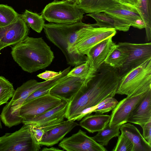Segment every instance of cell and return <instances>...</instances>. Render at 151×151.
Here are the masks:
<instances>
[{"instance_id": "obj_6", "label": "cell", "mask_w": 151, "mask_h": 151, "mask_svg": "<svg viewBox=\"0 0 151 151\" xmlns=\"http://www.w3.org/2000/svg\"><path fill=\"white\" fill-rule=\"evenodd\" d=\"M24 125L19 130L6 133L0 137V151H39L40 145L36 140L29 125Z\"/></svg>"}, {"instance_id": "obj_10", "label": "cell", "mask_w": 151, "mask_h": 151, "mask_svg": "<svg viewBox=\"0 0 151 151\" xmlns=\"http://www.w3.org/2000/svg\"><path fill=\"white\" fill-rule=\"evenodd\" d=\"M57 76L52 80L42 82L31 79L23 83L15 90L11 100L3 107L2 113L11 118L30 95L39 88L52 82Z\"/></svg>"}, {"instance_id": "obj_13", "label": "cell", "mask_w": 151, "mask_h": 151, "mask_svg": "<svg viewBox=\"0 0 151 151\" xmlns=\"http://www.w3.org/2000/svg\"><path fill=\"white\" fill-rule=\"evenodd\" d=\"M149 91L131 96H127L118 102L112 110L110 120L108 123L109 127L122 125L127 123L129 115L135 107Z\"/></svg>"}, {"instance_id": "obj_21", "label": "cell", "mask_w": 151, "mask_h": 151, "mask_svg": "<svg viewBox=\"0 0 151 151\" xmlns=\"http://www.w3.org/2000/svg\"><path fill=\"white\" fill-rule=\"evenodd\" d=\"M104 12L127 21L134 27L137 20L142 19L137 9L134 6L128 4H120Z\"/></svg>"}, {"instance_id": "obj_22", "label": "cell", "mask_w": 151, "mask_h": 151, "mask_svg": "<svg viewBox=\"0 0 151 151\" xmlns=\"http://www.w3.org/2000/svg\"><path fill=\"white\" fill-rule=\"evenodd\" d=\"M110 116L95 113L89 114L82 118L79 125L89 132L93 133L103 129L109 122Z\"/></svg>"}, {"instance_id": "obj_33", "label": "cell", "mask_w": 151, "mask_h": 151, "mask_svg": "<svg viewBox=\"0 0 151 151\" xmlns=\"http://www.w3.org/2000/svg\"><path fill=\"white\" fill-rule=\"evenodd\" d=\"M142 128V136L148 143L151 145V120L146 123Z\"/></svg>"}, {"instance_id": "obj_37", "label": "cell", "mask_w": 151, "mask_h": 151, "mask_svg": "<svg viewBox=\"0 0 151 151\" xmlns=\"http://www.w3.org/2000/svg\"><path fill=\"white\" fill-rule=\"evenodd\" d=\"M40 150L42 151H63L64 150H63L60 149L58 148L54 147H51L50 148H47L46 147H44Z\"/></svg>"}, {"instance_id": "obj_24", "label": "cell", "mask_w": 151, "mask_h": 151, "mask_svg": "<svg viewBox=\"0 0 151 151\" xmlns=\"http://www.w3.org/2000/svg\"><path fill=\"white\" fill-rule=\"evenodd\" d=\"M145 23L146 31L145 39L151 40V0H138L136 8Z\"/></svg>"}, {"instance_id": "obj_9", "label": "cell", "mask_w": 151, "mask_h": 151, "mask_svg": "<svg viewBox=\"0 0 151 151\" xmlns=\"http://www.w3.org/2000/svg\"><path fill=\"white\" fill-rule=\"evenodd\" d=\"M62 101L50 93L33 98L23 103L19 110V116L23 120L34 118L56 107Z\"/></svg>"}, {"instance_id": "obj_1", "label": "cell", "mask_w": 151, "mask_h": 151, "mask_svg": "<svg viewBox=\"0 0 151 151\" xmlns=\"http://www.w3.org/2000/svg\"><path fill=\"white\" fill-rule=\"evenodd\" d=\"M119 78L118 69L104 63L91 78L86 79L78 91L67 102L65 118L73 120L83 110L114 97Z\"/></svg>"}, {"instance_id": "obj_3", "label": "cell", "mask_w": 151, "mask_h": 151, "mask_svg": "<svg viewBox=\"0 0 151 151\" xmlns=\"http://www.w3.org/2000/svg\"><path fill=\"white\" fill-rule=\"evenodd\" d=\"M86 24L82 21L71 24H45L43 29L47 39L59 48L65 55L67 63L78 66L88 59L86 55L75 54L74 47L82 29Z\"/></svg>"}, {"instance_id": "obj_28", "label": "cell", "mask_w": 151, "mask_h": 151, "mask_svg": "<svg viewBox=\"0 0 151 151\" xmlns=\"http://www.w3.org/2000/svg\"><path fill=\"white\" fill-rule=\"evenodd\" d=\"M95 72L91 66V62L88 58L86 61L77 66L67 74L68 76H74L86 79L91 78Z\"/></svg>"}, {"instance_id": "obj_15", "label": "cell", "mask_w": 151, "mask_h": 151, "mask_svg": "<svg viewBox=\"0 0 151 151\" xmlns=\"http://www.w3.org/2000/svg\"><path fill=\"white\" fill-rule=\"evenodd\" d=\"M86 80L74 76L68 77L54 86L49 93L68 102L78 91Z\"/></svg>"}, {"instance_id": "obj_41", "label": "cell", "mask_w": 151, "mask_h": 151, "mask_svg": "<svg viewBox=\"0 0 151 151\" xmlns=\"http://www.w3.org/2000/svg\"></svg>"}, {"instance_id": "obj_39", "label": "cell", "mask_w": 151, "mask_h": 151, "mask_svg": "<svg viewBox=\"0 0 151 151\" xmlns=\"http://www.w3.org/2000/svg\"><path fill=\"white\" fill-rule=\"evenodd\" d=\"M2 128V124L1 123V120L0 117V130Z\"/></svg>"}, {"instance_id": "obj_20", "label": "cell", "mask_w": 151, "mask_h": 151, "mask_svg": "<svg viewBox=\"0 0 151 151\" xmlns=\"http://www.w3.org/2000/svg\"><path fill=\"white\" fill-rule=\"evenodd\" d=\"M119 129L132 143V151H151V145L145 139L140 131L134 125L126 123L120 126Z\"/></svg>"}, {"instance_id": "obj_29", "label": "cell", "mask_w": 151, "mask_h": 151, "mask_svg": "<svg viewBox=\"0 0 151 151\" xmlns=\"http://www.w3.org/2000/svg\"><path fill=\"white\" fill-rule=\"evenodd\" d=\"M20 16L12 7L7 5L0 4V26L11 24Z\"/></svg>"}, {"instance_id": "obj_19", "label": "cell", "mask_w": 151, "mask_h": 151, "mask_svg": "<svg viewBox=\"0 0 151 151\" xmlns=\"http://www.w3.org/2000/svg\"><path fill=\"white\" fill-rule=\"evenodd\" d=\"M86 15L92 17L96 21L95 23L90 24L93 27L112 28L116 30L127 32L131 26V24L127 21L104 12L90 13Z\"/></svg>"}, {"instance_id": "obj_17", "label": "cell", "mask_w": 151, "mask_h": 151, "mask_svg": "<svg viewBox=\"0 0 151 151\" xmlns=\"http://www.w3.org/2000/svg\"><path fill=\"white\" fill-rule=\"evenodd\" d=\"M116 46L113 41L112 37H110L100 42L90 50L87 57L95 72L104 63L109 55Z\"/></svg>"}, {"instance_id": "obj_18", "label": "cell", "mask_w": 151, "mask_h": 151, "mask_svg": "<svg viewBox=\"0 0 151 151\" xmlns=\"http://www.w3.org/2000/svg\"><path fill=\"white\" fill-rule=\"evenodd\" d=\"M151 120V90L136 105L129 115L127 122L137 124L142 128Z\"/></svg>"}, {"instance_id": "obj_26", "label": "cell", "mask_w": 151, "mask_h": 151, "mask_svg": "<svg viewBox=\"0 0 151 151\" xmlns=\"http://www.w3.org/2000/svg\"><path fill=\"white\" fill-rule=\"evenodd\" d=\"M20 16L27 24L36 32L40 33L43 29L45 21L41 15L26 9Z\"/></svg>"}, {"instance_id": "obj_4", "label": "cell", "mask_w": 151, "mask_h": 151, "mask_svg": "<svg viewBox=\"0 0 151 151\" xmlns=\"http://www.w3.org/2000/svg\"><path fill=\"white\" fill-rule=\"evenodd\" d=\"M116 94L127 96L151 89V58L119 76Z\"/></svg>"}, {"instance_id": "obj_30", "label": "cell", "mask_w": 151, "mask_h": 151, "mask_svg": "<svg viewBox=\"0 0 151 151\" xmlns=\"http://www.w3.org/2000/svg\"><path fill=\"white\" fill-rule=\"evenodd\" d=\"M15 90L13 84L3 76H0V106L8 103Z\"/></svg>"}, {"instance_id": "obj_5", "label": "cell", "mask_w": 151, "mask_h": 151, "mask_svg": "<svg viewBox=\"0 0 151 151\" xmlns=\"http://www.w3.org/2000/svg\"><path fill=\"white\" fill-rule=\"evenodd\" d=\"M85 12L67 0H55L47 4L41 16L49 22L71 24L82 21Z\"/></svg>"}, {"instance_id": "obj_40", "label": "cell", "mask_w": 151, "mask_h": 151, "mask_svg": "<svg viewBox=\"0 0 151 151\" xmlns=\"http://www.w3.org/2000/svg\"><path fill=\"white\" fill-rule=\"evenodd\" d=\"M81 0H78V1H81Z\"/></svg>"}, {"instance_id": "obj_36", "label": "cell", "mask_w": 151, "mask_h": 151, "mask_svg": "<svg viewBox=\"0 0 151 151\" xmlns=\"http://www.w3.org/2000/svg\"><path fill=\"white\" fill-rule=\"evenodd\" d=\"M119 2L122 4L130 5L137 8L138 5V0H118Z\"/></svg>"}, {"instance_id": "obj_34", "label": "cell", "mask_w": 151, "mask_h": 151, "mask_svg": "<svg viewBox=\"0 0 151 151\" xmlns=\"http://www.w3.org/2000/svg\"><path fill=\"white\" fill-rule=\"evenodd\" d=\"M61 71L56 72L54 71L46 70L45 71L38 74L37 76L45 81H49L52 80L58 76Z\"/></svg>"}, {"instance_id": "obj_16", "label": "cell", "mask_w": 151, "mask_h": 151, "mask_svg": "<svg viewBox=\"0 0 151 151\" xmlns=\"http://www.w3.org/2000/svg\"><path fill=\"white\" fill-rule=\"evenodd\" d=\"M78 125L73 120L64 121L55 127L45 132L38 143L40 146H53L62 140L68 133Z\"/></svg>"}, {"instance_id": "obj_7", "label": "cell", "mask_w": 151, "mask_h": 151, "mask_svg": "<svg viewBox=\"0 0 151 151\" xmlns=\"http://www.w3.org/2000/svg\"><path fill=\"white\" fill-rule=\"evenodd\" d=\"M116 30L112 28L95 27L87 24L81 29L73 48L74 53L88 57L90 50L103 40L112 37Z\"/></svg>"}, {"instance_id": "obj_38", "label": "cell", "mask_w": 151, "mask_h": 151, "mask_svg": "<svg viewBox=\"0 0 151 151\" xmlns=\"http://www.w3.org/2000/svg\"><path fill=\"white\" fill-rule=\"evenodd\" d=\"M69 2L71 3L77 4L78 2V0H67Z\"/></svg>"}, {"instance_id": "obj_23", "label": "cell", "mask_w": 151, "mask_h": 151, "mask_svg": "<svg viewBox=\"0 0 151 151\" xmlns=\"http://www.w3.org/2000/svg\"><path fill=\"white\" fill-rule=\"evenodd\" d=\"M120 4L118 0H81L76 4L87 13L104 12Z\"/></svg>"}, {"instance_id": "obj_14", "label": "cell", "mask_w": 151, "mask_h": 151, "mask_svg": "<svg viewBox=\"0 0 151 151\" xmlns=\"http://www.w3.org/2000/svg\"><path fill=\"white\" fill-rule=\"evenodd\" d=\"M67 104L62 100L54 108L34 118L23 120L22 123L38 127L59 124L64 121Z\"/></svg>"}, {"instance_id": "obj_35", "label": "cell", "mask_w": 151, "mask_h": 151, "mask_svg": "<svg viewBox=\"0 0 151 151\" xmlns=\"http://www.w3.org/2000/svg\"><path fill=\"white\" fill-rule=\"evenodd\" d=\"M30 130L37 142L38 143L41 140L45 132L41 127H38L29 125Z\"/></svg>"}, {"instance_id": "obj_11", "label": "cell", "mask_w": 151, "mask_h": 151, "mask_svg": "<svg viewBox=\"0 0 151 151\" xmlns=\"http://www.w3.org/2000/svg\"><path fill=\"white\" fill-rule=\"evenodd\" d=\"M67 151H106V149L80 129L68 137L63 138L58 145Z\"/></svg>"}, {"instance_id": "obj_31", "label": "cell", "mask_w": 151, "mask_h": 151, "mask_svg": "<svg viewBox=\"0 0 151 151\" xmlns=\"http://www.w3.org/2000/svg\"><path fill=\"white\" fill-rule=\"evenodd\" d=\"M116 144L112 151H132L133 145L129 139L123 133L118 137Z\"/></svg>"}, {"instance_id": "obj_25", "label": "cell", "mask_w": 151, "mask_h": 151, "mask_svg": "<svg viewBox=\"0 0 151 151\" xmlns=\"http://www.w3.org/2000/svg\"><path fill=\"white\" fill-rule=\"evenodd\" d=\"M121 125L110 127L108 124L103 129L98 132L96 134L92 137L101 145L103 146H106L111 139L119 136V129Z\"/></svg>"}, {"instance_id": "obj_27", "label": "cell", "mask_w": 151, "mask_h": 151, "mask_svg": "<svg viewBox=\"0 0 151 151\" xmlns=\"http://www.w3.org/2000/svg\"><path fill=\"white\" fill-rule=\"evenodd\" d=\"M127 56L125 52L118 47L117 45L116 46L107 57L104 63L118 69L122 67Z\"/></svg>"}, {"instance_id": "obj_2", "label": "cell", "mask_w": 151, "mask_h": 151, "mask_svg": "<svg viewBox=\"0 0 151 151\" xmlns=\"http://www.w3.org/2000/svg\"><path fill=\"white\" fill-rule=\"evenodd\" d=\"M11 49V53L15 62L24 71L30 73L45 68L54 58L50 47L42 37L28 36Z\"/></svg>"}, {"instance_id": "obj_12", "label": "cell", "mask_w": 151, "mask_h": 151, "mask_svg": "<svg viewBox=\"0 0 151 151\" xmlns=\"http://www.w3.org/2000/svg\"><path fill=\"white\" fill-rule=\"evenodd\" d=\"M29 32L28 25L20 16L11 24L0 26V51L22 41L28 36Z\"/></svg>"}, {"instance_id": "obj_32", "label": "cell", "mask_w": 151, "mask_h": 151, "mask_svg": "<svg viewBox=\"0 0 151 151\" xmlns=\"http://www.w3.org/2000/svg\"><path fill=\"white\" fill-rule=\"evenodd\" d=\"M104 104L94 109L92 112L103 114L112 111L116 107L118 101L114 98H108L104 100Z\"/></svg>"}, {"instance_id": "obj_8", "label": "cell", "mask_w": 151, "mask_h": 151, "mask_svg": "<svg viewBox=\"0 0 151 151\" xmlns=\"http://www.w3.org/2000/svg\"><path fill=\"white\" fill-rule=\"evenodd\" d=\"M117 45L128 56L123 66L118 69L119 76L151 58V43L136 44L119 42Z\"/></svg>"}]
</instances>
